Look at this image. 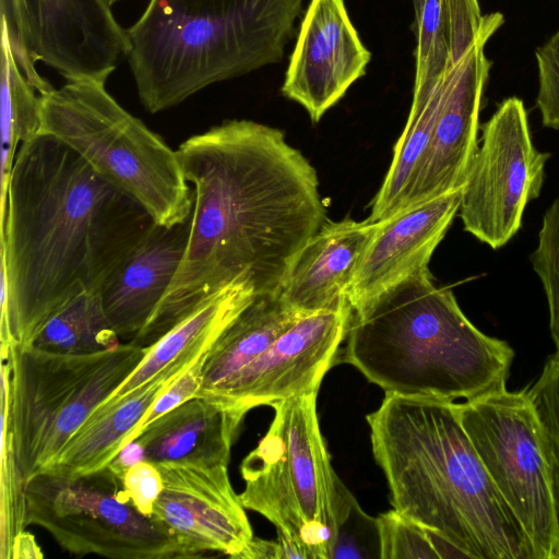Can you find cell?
<instances>
[{"label":"cell","mask_w":559,"mask_h":559,"mask_svg":"<svg viewBox=\"0 0 559 559\" xmlns=\"http://www.w3.org/2000/svg\"><path fill=\"white\" fill-rule=\"evenodd\" d=\"M177 154L193 186L190 234L171 284L130 340L141 348L228 285L280 292L325 219L314 167L280 129L227 120L187 139Z\"/></svg>","instance_id":"6da1fadb"},{"label":"cell","mask_w":559,"mask_h":559,"mask_svg":"<svg viewBox=\"0 0 559 559\" xmlns=\"http://www.w3.org/2000/svg\"><path fill=\"white\" fill-rule=\"evenodd\" d=\"M154 224L60 140L22 142L0 228L1 344L29 345L71 300L100 292Z\"/></svg>","instance_id":"7a4b0ae2"},{"label":"cell","mask_w":559,"mask_h":559,"mask_svg":"<svg viewBox=\"0 0 559 559\" xmlns=\"http://www.w3.org/2000/svg\"><path fill=\"white\" fill-rule=\"evenodd\" d=\"M366 419L393 509L429 532L440 558L536 559L464 430L457 403L385 394Z\"/></svg>","instance_id":"3957f363"},{"label":"cell","mask_w":559,"mask_h":559,"mask_svg":"<svg viewBox=\"0 0 559 559\" xmlns=\"http://www.w3.org/2000/svg\"><path fill=\"white\" fill-rule=\"evenodd\" d=\"M513 357L426 269L352 312L338 364L354 366L385 394L454 402L506 389Z\"/></svg>","instance_id":"277c9868"},{"label":"cell","mask_w":559,"mask_h":559,"mask_svg":"<svg viewBox=\"0 0 559 559\" xmlns=\"http://www.w3.org/2000/svg\"><path fill=\"white\" fill-rule=\"evenodd\" d=\"M302 0H150L127 28L139 98L156 114L282 60Z\"/></svg>","instance_id":"5b68a950"},{"label":"cell","mask_w":559,"mask_h":559,"mask_svg":"<svg viewBox=\"0 0 559 559\" xmlns=\"http://www.w3.org/2000/svg\"><path fill=\"white\" fill-rule=\"evenodd\" d=\"M317 395L272 404L269 430L240 465L241 503L275 525L282 559H332L343 483L320 431Z\"/></svg>","instance_id":"8992f818"},{"label":"cell","mask_w":559,"mask_h":559,"mask_svg":"<svg viewBox=\"0 0 559 559\" xmlns=\"http://www.w3.org/2000/svg\"><path fill=\"white\" fill-rule=\"evenodd\" d=\"M106 81H68L39 95V133L76 152L103 179L135 199L162 226L192 212L190 189L177 151L107 92Z\"/></svg>","instance_id":"52a82bcc"},{"label":"cell","mask_w":559,"mask_h":559,"mask_svg":"<svg viewBox=\"0 0 559 559\" xmlns=\"http://www.w3.org/2000/svg\"><path fill=\"white\" fill-rule=\"evenodd\" d=\"M145 354L130 342L87 355L1 344V423L11 432L25 481L56 460Z\"/></svg>","instance_id":"ba28073f"},{"label":"cell","mask_w":559,"mask_h":559,"mask_svg":"<svg viewBox=\"0 0 559 559\" xmlns=\"http://www.w3.org/2000/svg\"><path fill=\"white\" fill-rule=\"evenodd\" d=\"M26 524L46 530L76 556L114 559L182 558L169 531L131 502L109 466L67 476L39 472L25 481Z\"/></svg>","instance_id":"9c48e42d"},{"label":"cell","mask_w":559,"mask_h":559,"mask_svg":"<svg viewBox=\"0 0 559 559\" xmlns=\"http://www.w3.org/2000/svg\"><path fill=\"white\" fill-rule=\"evenodd\" d=\"M461 424L536 559H557L558 538L538 418L527 390L457 403Z\"/></svg>","instance_id":"30bf717a"},{"label":"cell","mask_w":559,"mask_h":559,"mask_svg":"<svg viewBox=\"0 0 559 559\" xmlns=\"http://www.w3.org/2000/svg\"><path fill=\"white\" fill-rule=\"evenodd\" d=\"M107 0H1L20 68L39 95L53 87L36 71L41 61L67 81H106L128 57L127 29Z\"/></svg>","instance_id":"8fae6325"},{"label":"cell","mask_w":559,"mask_h":559,"mask_svg":"<svg viewBox=\"0 0 559 559\" xmlns=\"http://www.w3.org/2000/svg\"><path fill=\"white\" fill-rule=\"evenodd\" d=\"M549 158L533 142L523 100L503 99L481 126L480 146L462 188L464 230L493 250L507 245L528 202L539 197Z\"/></svg>","instance_id":"7c38bea8"},{"label":"cell","mask_w":559,"mask_h":559,"mask_svg":"<svg viewBox=\"0 0 559 559\" xmlns=\"http://www.w3.org/2000/svg\"><path fill=\"white\" fill-rule=\"evenodd\" d=\"M156 465L163 489L152 518L176 538L182 558L210 551L237 558L254 536L227 465Z\"/></svg>","instance_id":"4fadbf2b"},{"label":"cell","mask_w":559,"mask_h":559,"mask_svg":"<svg viewBox=\"0 0 559 559\" xmlns=\"http://www.w3.org/2000/svg\"><path fill=\"white\" fill-rule=\"evenodd\" d=\"M370 59L371 52L350 21L345 0H310L282 93L318 122L365 75Z\"/></svg>","instance_id":"5bb4252c"},{"label":"cell","mask_w":559,"mask_h":559,"mask_svg":"<svg viewBox=\"0 0 559 559\" xmlns=\"http://www.w3.org/2000/svg\"><path fill=\"white\" fill-rule=\"evenodd\" d=\"M352 307L299 317L231 385L221 403L250 411L318 392L338 364Z\"/></svg>","instance_id":"9a60e30c"},{"label":"cell","mask_w":559,"mask_h":559,"mask_svg":"<svg viewBox=\"0 0 559 559\" xmlns=\"http://www.w3.org/2000/svg\"><path fill=\"white\" fill-rule=\"evenodd\" d=\"M503 22L500 12L486 14L476 41L451 69L431 143L408 207L461 190L465 185L478 148L479 114L490 70L485 45Z\"/></svg>","instance_id":"2e32d148"},{"label":"cell","mask_w":559,"mask_h":559,"mask_svg":"<svg viewBox=\"0 0 559 559\" xmlns=\"http://www.w3.org/2000/svg\"><path fill=\"white\" fill-rule=\"evenodd\" d=\"M461 199L462 189L377 222L376 233L349 289L354 312L428 269L432 253L460 211Z\"/></svg>","instance_id":"e0dca14e"},{"label":"cell","mask_w":559,"mask_h":559,"mask_svg":"<svg viewBox=\"0 0 559 559\" xmlns=\"http://www.w3.org/2000/svg\"><path fill=\"white\" fill-rule=\"evenodd\" d=\"M376 229L368 218L324 223L292 263L280 289L284 301L300 314L350 306L349 289Z\"/></svg>","instance_id":"ac0fdd59"},{"label":"cell","mask_w":559,"mask_h":559,"mask_svg":"<svg viewBox=\"0 0 559 559\" xmlns=\"http://www.w3.org/2000/svg\"><path fill=\"white\" fill-rule=\"evenodd\" d=\"M216 338L217 336L193 346L152 379L120 399L102 403L46 469L75 476L109 465L122 448L135 438L143 418L155 401Z\"/></svg>","instance_id":"d6986e66"},{"label":"cell","mask_w":559,"mask_h":559,"mask_svg":"<svg viewBox=\"0 0 559 559\" xmlns=\"http://www.w3.org/2000/svg\"><path fill=\"white\" fill-rule=\"evenodd\" d=\"M191 215L171 227L154 224L100 290L119 336L136 334L171 284L185 255Z\"/></svg>","instance_id":"ffe728a7"},{"label":"cell","mask_w":559,"mask_h":559,"mask_svg":"<svg viewBox=\"0 0 559 559\" xmlns=\"http://www.w3.org/2000/svg\"><path fill=\"white\" fill-rule=\"evenodd\" d=\"M248 411L195 396L162 415L134 439L144 459L158 463L228 465ZM133 441V440H132Z\"/></svg>","instance_id":"44dd1931"},{"label":"cell","mask_w":559,"mask_h":559,"mask_svg":"<svg viewBox=\"0 0 559 559\" xmlns=\"http://www.w3.org/2000/svg\"><path fill=\"white\" fill-rule=\"evenodd\" d=\"M301 316L280 292L254 295L211 345L198 396L221 402L236 380Z\"/></svg>","instance_id":"7402d4cb"},{"label":"cell","mask_w":559,"mask_h":559,"mask_svg":"<svg viewBox=\"0 0 559 559\" xmlns=\"http://www.w3.org/2000/svg\"><path fill=\"white\" fill-rule=\"evenodd\" d=\"M415 9L414 88L437 82L479 36L486 21L478 0H413Z\"/></svg>","instance_id":"603a6c76"},{"label":"cell","mask_w":559,"mask_h":559,"mask_svg":"<svg viewBox=\"0 0 559 559\" xmlns=\"http://www.w3.org/2000/svg\"><path fill=\"white\" fill-rule=\"evenodd\" d=\"M452 68L437 82L413 88L409 115L395 143L389 170L371 202L369 221L381 222L408 207L431 143Z\"/></svg>","instance_id":"cb8c5ba5"},{"label":"cell","mask_w":559,"mask_h":559,"mask_svg":"<svg viewBox=\"0 0 559 559\" xmlns=\"http://www.w3.org/2000/svg\"><path fill=\"white\" fill-rule=\"evenodd\" d=\"M254 295L253 288L237 283L209 296L189 316L146 348V354L138 367L105 402L120 399L152 379L193 346L218 336Z\"/></svg>","instance_id":"d4e9b609"},{"label":"cell","mask_w":559,"mask_h":559,"mask_svg":"<svg viewBox=\"0 0 559 559\" xmlns=\"http://www.w3.org/2000/svg\"><path fill=\"white\" fill-rule=\"evenodd\" d=\"M20 70L8 22L1 15V168L0 228L4 223L8 185L22 142L39 133L40 99Z\"/></svg>","instance_id":"484cf974"},{"label":"cell","mask_w":559,"mask_h":559,"mask_svg":"<svg viewBox=\"0 0 559 559\" xmlns=\"http://www.w3.org/2000/svg\"><path fill=\"white\" fill-rule=\"evenodd\" d=\"M100 292L84 293L50 318L29 345L66 355H87L118 347Z\"/></svg>","instance_id":"4316f807"},{"label":"cell","mask_w":559,"mask_h":559,"mask_svg":"<svg viewBox=\"0 0 559 559\" xmlns=\"http://www.w3.org/2000/svg\"><path fill=\"white\" fill-rule=\"evenodd\" d=\"M536 412L556 518L559 559V357L551 355L537 380L526 389Z\"/></svg>","instance_id":"83f0119b"},{"label":"cell","mask_w":559,"mask_h":559,"mask_svg":"<svg viewBox=\"0 0 559 559\" xmlns=\"http://www.w3.org/2000/svg\"><path fill=\"white\" fill-rule=\"evenodd\" d=\"M530 260L547 300L549 330L559 357V197L546 210Z\"/></svg>","instance_id":"f1b7e54d"},{"label":"cell","mask_w":559,"mask_h":559,"mask_svg":"<svg viewBox=\"0 0 559 559\" xmlns=\"http://www.w3.org/2000/svg\"><path fill=\"white\" fill-rule=\"evenodd\" d=\"M332 559H381L378 519L368 515L345 488L336 518Z\"/></svg>","instance_id":"f546056e"},{"label":"cell","mask_w":559,"mask_h":559,"mask_svg":"<svg viewBox=\"0 0 559 559\" xmlns=\"http://www.w3.org/2000/svg\"><path fill=\"white\" fill-rule=\"evenodd\" d=\"M25 479L17 466L9 428L1 424V558L10 559L14 537L25 530Z\"/></svg>","instance_id":"4dcf8cb0"},{"label":"cell","mask_w":559,"mask_h":559,"mask_svg":"<svg viewBox=\"0 0 559 559\" xmlns=\"http://www.w3.org/2000/svg\"><path fill=\"white\" fill-rule=\"evenodd\" d=\"M381 559H440L429 532L395 509L377 516Z\"/></svg>","instance_id":"1f68e13d"},{"label":"cell","mask_w":559,"mask_h":559,"mask_svg":"<svg viewBox=\"0 0 559 559\" xmlns=\"http://www.w3.org/2000/svg\"><path fill=\"white\" fill-rule=\"evenodd\" d=\"M538 70L536 106L542 123L559 130V29L535 50Z\"/></svg>","instance_id":"d6a6232c"},{"label":"cell","mask_w":559,"mask_h":559,"mask_svg":"<svg viewBox=\"0 0 559 559\" xmlns=\"http://www.w3.org/2000/svg\"><path fill=\"white\" fill-rule=\"evenodd\" d=\"M210 349V348H209ZM207 350H205L180 377H178L155 401L143 418L135 438L148 424L182 403L199 395ZM134 438V439H135ZM133 439V440H134Z\"/></svg>","instance_id":"836d02e7"},{"label":"cell","mask_w":559,"mask_h":559,"mask_svg":"<svg viewBox=\"0 0 559 559\" xmlns=\"http://www.w3.org/2000/svg\"><path fill=\"white\" fill-rule=\"evenodd\" d=\"M121 479L133 506L142 514L152 516L154 504L163 489V478L157 465L144 459L127 468Z\"/></svg>","instance_id":"e575fe53"},{"label":"cell","mask_w":559,"mask_h":559,"mask_svg":"<svg viewBox=\"0 0 559 559\" xmlns=\"http://www.w3.org/2000/svg\"><path fill=\"white\" fill-rule=\"evenodd\" d=\"M239 559H281L278 542L264 540L253 537L247 547L237 557Z\"/></svg>","instance_id":"d590c367"},{"label":"cell","mask_w":559,"mask_h":559,"mask_svg":"<svg viewBox=\"0 0 559 559\" xmlns=\"http://www.w3.org/2000/svg\"><path fill=\"white\" fill-rule=\"evenodd\" d=\"M43 556L35 537L25 532V530L14 537L10 559H38L43 558Z\"/></svg>","instance_id":"8d00e7d4"},{"label":"cell","mask_w":559,"mask_h":559,"mask_svg":"<svg viewBox=\"0 0 559 559\" xmlns=\"http://www.w3.org/2000/svg\"><path fill=\"white\" fill-rule=\"evenodd\" d=\"M111 5L120 0H107Z\"/></svg>","instance_id":"74e56055"}]
</instances>
